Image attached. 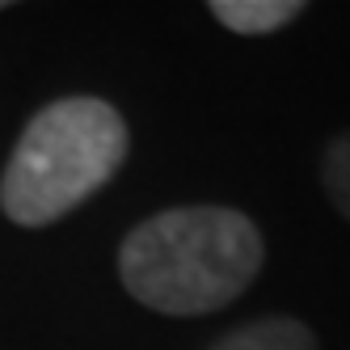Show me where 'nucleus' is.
<instances>
[{
  "label": "nucleus",
  "mask_w": 350,
  "mask_h": 350,
  "mask_svg": "<svg viewBox=\"0 0 350 350\" xmlns=\"http://www.w3.org/2000/svg\"><path fill=\"white\" fill-rule=\"evenodd\" d=\"M262 262V228L245 211L194 203L148 215L122 237L118 283L161 317H207L254 287Z\"/></svg>",
  "instance_id": "obj_1"
},
{
  "label": "nucleus",
  "mask_w": 350,
  "mask_h": 350,
  "mask_svg": "<svg viewBox=\"0 0 350 350\" xmlns=\"http://www.w3.org/2000/svg\"><path fill=\"white\" fill-rule=\"evenodd\" d=\"M131 152V131L106 97L68 93L46 102L0 173V211L17 228H46L110 186Z\"/></svg>",
  "instance_id": "obj_2"
},
{
  "label": "nucleus",
  "mask_w": 350,
  "mask_h": 350,
  "mask_svg": "<svg viewBox=\"0 0 350 350\" xmlns=\"http://www.w3.org/2000/svg\"><path fill=\"white\" fill-rule=\"evenodd\" d=\"M211 17L224 30L245 34V38H262L291 26L295 17H304V0H211Z\"/></svg>",
  "instance_id": "obj_3"
},
{
  "label": "nucleus",
  "mask_w": 350,
  "mask_h": 350,
  "mask_svg": "<svg viewBox=\"0 0 350 350\" xmlns=\"http://www.w3.org/2000/svg\"><path fill=\"white\" fill-rule=\"evenodd\" d=\"M207 350H321V342L299 317H262L224 334Z\"/></svg>",
  "instance_id": "obj_4"
},
{
  "label": "nucleus",
  "mask_w": 350,
  "mask_h": 350,
  "mask_svg": "<svg viewBox=\"0 0 350 350\" xmlns=\"http://www.w3.org/2000/svg\"><path fill=\"white\" fill-rule=\"evenodd\" d=\"M321 186L329 207L350 224V131L334 135L321 152Z\"/></svg>",
  "instance_id": "obj_5"
},
{
  "label": "nucleus",
  "mask_w": 350,
  "mask_h": 350,
  "mask_svg": "<svg viewBox=\"0 0 350 350\" xmlns=\"http://www.w3.org/2000/svg\"><path fill=\"white\" fill-rule=\"evenodd\" d=\"M0 9H5V0H0Z\"/></svg>",
  "instance_id": "obj_6"
}]
</instances>
